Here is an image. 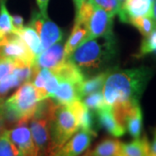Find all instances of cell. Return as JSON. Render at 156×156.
<instances>
[{
  "label": "cell",
  "mask_w": 156,
  "mask_h": 156,
  "mask_svg": "<svg viewBox=\"0 0 156 156\" xmlns=\"http://www.w3.org/2000/svg\"><path fill=\"white\" fill-rule=\"evenodd\" d=\"M93 137L87 131L79 130L72 137L60 147L47 153L46 156H80L88 150Z\"/></svg>",
  "instance_id": "9c48e42d"
},
{
  "label": "cell",
  "mask_w": 156,
  "mask_h": 156,
  "mask_svg": "<svg viewBox=\"0 0 156 156\" xmlns=\"http://www.w3.org/2000/svg\"><path fill=\"white\" fill-rule=\"evenodd\" d=\"M15 29L12 25L11 15L9 13L5 0H0V32L5 36L14 33Z\"/></svg>",
  "instance_id": "603a6c76"
},
{
  "label": "cell",
  "mask_w": 156,
  "mask_h": 156,
  "mask_svg": "<svg viewBox=\"0 0 156 156\" xmlns=\"http://www.w3.org/2000/svg\"><path fill=\"white\" fill-rule=\"evenodd\" d=\"M67 58L64 56L63 40L51 45L35 58L34 69H54L64 62Z\"/></svg>",
  "instance_id": "8fae6325"
},
{
  "label": "cell",
  "mask_w": 156,
  "mask_h": 156,
  "mask_svg": "<svg viewBox=\"0 0 156 156\" xmlns=\"http://www.w3.org/2000/svg\"><path fill=\"white\" fill-rule=\"evenodd\" d=\"M123 149L128 156L150 155V143L146 136L134 139L128 143H123Z\"/></svg>",
  "instance_id": "44dd1931"
},
{
  "label": "cell",
  "mask_w": 156,
  "mask_h": 156,
  "mask_svg": "<svg viewBox=\"0 0 156 156\" xmlns=\"http://www.w3.org/2000/svg\"><path fill=\"white\" fill-rule=\"evenodd\" d=\"M50 0H37V4L38 5L39 10H40V13L44 16V17H48L47 14V8H48V4H49Z\"/></svg>",
  "instance_id": "4dcf8cb0"
},
{
  "label": "cell",
  "mask_w": 156,
  "mask_h": 156,
  "mask_svg": "<svg viewBox=\"0 0 156 156\" xmlns=\"http://www.w3.org/2000/svg\"><path fill=\"white\" fill-rule=\"evenodd\" d=\"M128 23L137 29L143 37H147L156 29L155 21L149 16L134 17L129 19Z\"/></svg>",
  "instance_id": "7402d4cb"
},
{
  "label": "cell",
  "mask_w": 156,
  "mask_h": 156,
  "mask_svg": "<svg viewBox=\"0 0 156 156\" xmlns=\"http://www.w3.org/2000/svg\"><path fill=\"white\" fill-rule=\"evenodd\" d=\"M14 33L21 37L24 44L27 45L29 50L33 54L35 58L44 51L38 34L31 26H23L22 29L16 30Z\"/></svg>",
  "instance_id": "d6986e66"
},
{
  "label": "cell",
  "mask_w": 156,
  "mask_h": 156,
  "mask_svg": "<svg viewBox=\"0 0 156 156\" xmlns=\"http://www.w3.org/2000/svg\"><path fill=\"white\" fill-rule=\"evenodd\" d=\"M0 57H6L14 62H23L33 65L35 56L21 37L15 33L6 35L0 43Z\"/></svg>",
  "instance_id": "52a82bcc"
},
{
  "label": "cell",
  "mask_w": 156,
  "mask_h": 156,
  "mask_svg": "<svg viewBox=\"0 0 156 156\" xmlns=\"http://www.w3.org/2000/svg\"><path fill=\"white\" fill-rule=\"evenodd\" d=\"M99 38L85 40L68 58L83 74L94 72L106 67L116 52L115 37Z\"/></svg>",
  "instance_id": "7a4b0ae2"
},
{
  "label": "cell",
  "mask_w": 156,
  "mask_h": 156,
  "mask_svg": "<svg viewBox=\"0 0 156 156\" xmlns=\"http://www.w3.org/2000/svg\"><path fill=\"white\" fill-rule=\"evenodd\" d=\"M72 105L77 115L79 130L87 131L96 137L97 132H96V127L94 121L93 113L84 105L81 100L73 101Z\"/></svg>",
  "instance_id": "2e32d148"
},
{
  "label": "cell",
  "mask_w": 156,
  "mask_h": 156,
  "mask_svg": "<svg viewBox=\"0 0 156 156\" xmlns=\"http://www.w3.org/2000/svg\"><path fill=\"white\" fill-rule=\"evenodd\" d=\"M150 54L156 55V29L148 36L144 37L141 41L139 51L134 56L140 58Z\"/></svg>",
  "instance_id": "cb8c5ba5"
},
{
  "label": "cell",
  "mask_w": 156,
  "mask_h": 156,
  "mask_svg": "<svg viewBox=\"0 0 156 156\" xmlns=\"http://www.w3.org/2000/svg\"><path fill=\"white\" fill-rule=\"evenodd\" d=\"M81 83L69 80H60L57 89L49 98L60 105H69L75 101L81 100Z\"/></svg>",
  "instance_id": "5bb4252c"
},
{
  "label": "cell",
  "mask_w": 156,
  "mask_h": 156,
  "mask_svg": "<svg viewBox=\"0 0 156 156\" xmlns=\"http://www.w3.org/2000/svg\"><path fill=\"white\" fill-rule=\"evenodd\" d=\"M117 1L119 2V4L121 5V6H122V5L124 2H125V0H117Z\"/></svg>",
  "instance_id": "8d00e7d4"
},
{
  "label": "cell",
  "mask_w": 156,
  "mask_h": 156,
  "mask_svg": "<svg viewBox=\"0 0 156 156\" xmlns=\"http://www.w3.org/2000/svg\"><path fill=\"white\" fill-rule=\"evenodd\" d=\"M81 156H91V155H89V154L87 153V154H83V155H81Z\"/></svg>",
  "instance_id": "74e56055"
},
{
  "label": "cell",
  "mask_w": 156,
  "mask_h": 156,
  "mask_svg": "<svg viewBox=\"0 0 156 156\" xmlns=\"http://www.w3.org/2000/svg\"><path fill=\"white\" fill-rule=\"evenodd\" d=\"M29 25L38 34L44 50L62 40L63 32L61 28L49 17L43 16L40 12L35 11L32 13Z\"/></svg>",
  "instance_id": "8992f818"
},
{
  "label": "cell",
  "mask_w": 156,
  "mask_h": 156,
  "mask_svg": "<svg viewBox=\"0 0 156 156\" xmlns=\"http://www.w3.org/2000/svg\"><path fill=\"white\" fill-rule=\"evenodd\" d=\"M83 103L90 111L95 112V113L107 105L101 91L95 92V93L84 96L83 98Z\"/></svg>",
  "instance_id": "484cf974"
},
{
  "label": "cell",
  "mask_w": 156,
  "mask_h": 156,
  "mask_svg": "<svg viewBox=\"0 0 156 156\" xmlns=\"http://www.w3.org/2000/svg\"><path fill=\"white\" fill-rule=\"evenodd\" d=\"M151 17L156 23V0H154L153 5H152V11H151Z\"/></svg>",
  "instance_id": "d6a6232c"
},
{
  "label": "cell",
  "mask_w": 156,
  "mask_h": 156,
  "mask_svg": "<svg viewBox=\"0 0 156 156\" xmlns=\"http://www.w3.org/2000/svg\"><path fill=\"white\" fill-rule=\"evenodd\" d=\"M122 122L126 131L134 139L140 137L143 127V116L140 102L128 107L122 114Z\"/></svg>",
  "instance_id": "9a60e30c"
},
{
  "label": "cell",
  "mask_w": 156,
  "mask_h": 156,
  "mask_svg": "<svg viewBox=\"0 0 156 156\" xmlns=\"http://www.w3.org/2000/svg\"><path fill=\"white\" fill-rule=\"evenodd\" d=\"M153 75V70L146 66L109 71L101 91L107 105L139 102Z\"/></svg>",
  "instance_id": "6da1fadb"
},
{
  "label": "cell",
  "mask_w": 156,
  "mask_h": 156,
  "mask_svg": "<svg viewBox=\"0 0 156 156\" xmlns=\"http://www.w3.org/2000/svg\"><path fill=\"white\" fill-rule=\"evenodd\" d=\"M154 0H125L118 15L120 20L128 23L129 19L138 17H151Z\"/></svg>",
  "instance_id": "7c38bea8"
},
{
  "label": "cell",
  "mask_w": 156,
  "mask_h": 156,
  "mask_svg": "<svg viewBox=\"0 0 156 156\" xmlns=\"http://www.w3.org/2000/svg\"><path fill=\"white\" fill-rule=\"evenodd\" d=\"M155 137H156V132H155Z\"/></svg>",
  "instance_id": "f35d334b"
},
{
  "label": "cell",
  "mask_w": 156,
  "mask_h": 156,
  "mask_svg": "<svg viewBox=\"0 0 156 156\" xmlns=\"http://www.w3.org/2000/svg\"><path fill=\"white\" fill-rule=\"evenodd\" d=\"M88 30L86 26L81 23L75 22L71 34L64 44V56L69 58L70 55L86 40Z\"/></svg>",
  "instance_id": "ac0fdd59"
},
{
  "label": "cell",
  "mask_w": 156,
  "mask_h": 156,
  "mask_svg": "<svg viewBox=\"0 0 156 156\" xmlns=\"http://www.w3.org/2000/svg\"><path fill=\"white\" fill-rule=\"evenodd\" d=\"M5 36L4 34H2L1 32H0V43L2 42V40H3V39L5 38Z\"/></svg>",
  "instance_id": "d590c367"
},
{
  "label": "cell",
  "mask_w": 156,
  "mask_h": 156,
  "mask_svg": "<svg viewBox=\"0 0 156 156\" xmlns=\"http://www.w3.org/2000/svg\"><path fill=\"white\" fill-rule=\"evenodd\" d=\"M73 1H74V5H75V7H76V11H78V9L81 7V5L83 4L86 0H73Z\"/></svg>",
  "instance_id": "e575fe53"
},
{
  "label": "cell",
  "mask_w": 156,
  "mask_h": 156,
  "mask_svg": "<svg viewBox=\"0 0 156 156\" xmlns=\"http://www.w3.org/2000/svg\"><path fill=\"white\" fill-rule=\"evenodd\" d=\"M23 83L22 80L14 71H12L11 75H9L4 80H2L0 82V102L4 101V98L11 89L17 88Z\"/></svg>",
  "instance_id": "d4e9b609"
},
{
  "label": "cell",
  "mask_w": 156,
  "mask_h": 156,
  "mask_svg": "<svg viewBox=\"0 0 156 156\" xmlns=\"http://www.w3.org/2000/svg\"><path fill=\"white\" fill-rule=\"evenodd\" d=\"M114 17L86 0L76 11L75 22L81 23L88 30V39L113 37Z\"/></svg>",
  "instance_id": "277c9868"
},
{
  "label": "cell",
  "mask_w": 156,
  "mask_h": 156,
  "mask_svg": "<svg viewBox=\"0 0 156 156\" xmlns=\"http://www.w3.org/2000/svg\"><path fill=\"white\" fill-rule=\"evenodd\" d=\"M78 130L77 115L72 102L69 105L58 104L50 120V143L47 153L64 144Z\"/></svg>",
  "instance_id": "3957f363"
},
{
  "label": "cell",
  "mask_w": 156,
  "mask_h": 156,
  "mask_svg": "<svg viewBox=\"0 0 156 156\" xmlns=\"http://www.w3.org/2000/svg\"><path fill=\"white\" fill-rule=\"evenodd\" d=\"M29 122H20L13 128L7 130L11 142L17 148L19 156H41L34 144Z\"/></svg>",
  "instance_id": "ba28073f"
},
{
  "label": "cell",
  "mask_w": 156,
  "mask_h": 156,
  "mask_svg": "<svg viewBox=\"0 0 156 156\" xmlns=\"http://www.w3.org/2000/svg\"><path fill=\"white\" fill-rule=\"evenodd\" d=\"M0 156H19L17 148L8 136L7 129L0 134Z\"/></svg>",
  "instance_id": "4316f807"
},
{
  "label": "cell",
  "mask_w": 156,
  "mask_h": 156,
  "mask_svg": "<svg viewBox=\"0 0 156 156\" xmlns=\"http://www.w3.org/2000/svg\"><path fill=\"white\" fill-rule=\"evenodd\" d=\"M150 154L156 156V137H154L153 142L150 144Z\"/></svg>",
  "instance_id": "836d02e7"
},
{
  "label": "cell",
  "mask_w": 156,
  "mask_h": 156,
  "mask_svg": "<svg viewBox=\"0 0 156 156\" xmlns=\"http://www.w3.org/2000/svg\"><path fill=\"white\" fill-rule=\"evenodd\" d=\"M109 69L102 71L89 79H84V81L80 86V96L83 99L84 96L90 95L95 92L102 91V88L105 83L107 76L109 73Z\"/></svg>",
  "instance_id": "ffe728a7"
},
{
  "label": "cell",
  "mask_w": 156,
  "mask_h": 156,
  "mask_svg": "<svg viewBox=\"0 0 156 156\" xmlns=\"http://www.w3.org/2000/svg\"><path fill=\"white\" fill-rule=\"evenodd\" d=\"M11 20H12V25L15 29V31L23 27V18L21 16H19V15L11 16Z\"/></svg>",
  "instance_id": "f546056e"
},
{
  "label": "cell",
  "mask_w": 156,
  "mask_h": 156,
  "mask_svg": "<svg viewBox=\"0 0 156 156\" xmlns=\"http://www.w3.org/2000/svg\"><path fill=\"white\" fill-rule=\"evenodd\" d=\"M88 154L91 156H128L123 149L122 142L110 138L102 140Z\"/></svg>",
  "instance_id": "e0dca14e"
},
{
  "label": "cell",
  "mask_w": 156,
  "mask_h": 156,
  "mask_svg": "<svg viewBox=\"0 0 156 156\" xmlns=\"http://www.w3.org/2000/svg\"><path fill=\"white\" fill-rule=\"evenodd\" d=\"M96 7H99L107 13L115 17L121 10V5L117 0H89Z\"/></svg>",
  "instance_id": "83f0119b"
},
{
  "label": "cell",
  "mask_w": 156,
  "mask_h": 156,
  "mask_svg": "<svg viewBox=\"0 0 156 156\" xmlns=\"http://www.w3.org/2000/svg\"><path fill=\"white\" fill-rule=\"evenodd\" d=\"M2 103L0 102V134L5 130V120L4 117V114H3V110H2Z\"/></svg>",
  "instance_id": "1f68e13d"
},
{
  "label": "cell",
  "mask_w": 156,
  "mask_h": 156,
  "mask_svg": "<svg viewBox=\"0 0 156 156\" xmlns=\"http://www.w3.org/2000/svg\"><path fill=\"white\" fill-rule=\"evenodd\" d=\"M30 130L34 144L39 154H46L50 143V119L45 117L33 116L30 121Z\"/></svg>",
  "instance_id": "30bf717a"
},
{
  "label": "cell",
  "mask_w": 156,
  "mask_h": 156,
  "mask_svg": "<svg viewBox=\"0 0 156 156\" xmlns=\"http://www.w3.org/2000/svg\"><path fill=\"white\" fill-rule=\"evenodd\" d=\"M15 69V62L6 57H0V82L11 75Z\"/></svg>",
  "instance_id": "f1b7e54d"
},
{
  "label": "cell",
  "mask_w": 156,
  "mask_h": 156,
  "mask_svg": "<svg viewBox=\"0 0 156 156\" xmlns=\"http://www.w3.org/2000/svg\"><path fill=\"white\" fill-rule=\"evenodd\" d=\"M41 101L42 99L32 83L26 82L7 100L4 101V105L14 112L20 119V122H29Z\"/></svg>",
  "instance_id": "5b68a950"
},
{
  "label": "cell",
  "mask_w": 156,
  "mask_h": 156,
  "mask_svg": "<svg viewBox=\"0 0 156 156\" xmlns=\"http://www.w3.org/2000/svg\"><path fill=\"white\" fill-rule=\"evenodd\" d=\"M95 115L97 119V126L103 128L110 135L118 138L126 134V128L117 121L112 107L106 105L95 112Z\"/></svg>",
  "instance_id": "4fadbf2b"
}]
</instances>
